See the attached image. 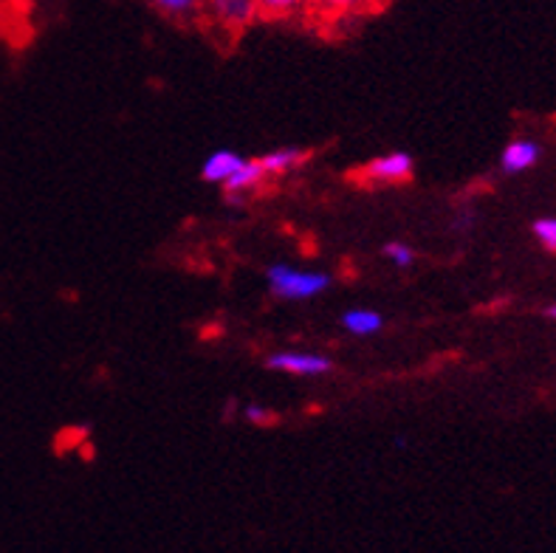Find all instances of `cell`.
Wrapping results in <instances>:
<instances>
[{"label":"cell","mask_w":556,"mask_h":553,"mask_svg":"<svg viewBox=\"0 0 556 553\" xmlns=\"http://www.w3.org/2000/svg\"><path fill=\"white\" fill-rule=\"evenodd\" d=\"M381 254L393 263L395 268H402V272H407V268L416 266V249L409 243H404V240H390V243L381 246Z\"/></svg>","instance_id":"30bf717a"},{"label":"cell","mask_w":556,"mask_h":553,"mask_svg":"<svg viewBox=\"0 0 556 553\" xmlns=\"http://www.w3.org/2000/svg\"><path fill=\"white\" fill-rule=\"evenodd\" d=\"M240 164H243V155L235 153V150H215V153L206 155L204 164H201V178H204L206 184H212V187H224Z\"/></svg>","instance_id":"52a82bcc"},{"label":"cell","mask_w":556,"mask_h":553,"mask_svg":"<svg viewBox=\"0 0 556 553\" xmlns=\"http://www.w3.org/2000/svg\"><path fill=\"white\" fill-rule=\"evenodd\" d=\"M305 159H308V153H305L303 148L286 144V148H275V150H268L266 155H261V164L263 169H266L268 178H280L303 167Z\"/></svg>","instance_id":"ba28073f"},{"label":"cell","mask_w":556,"mask_h":553,"mask_svg":"<svg viewBox=\"0 0 556 553\" xmlns=\"http://www.w3.org/2000/svg\"><path fill=\"white\" fill-rule=\"evenodd\" d=\"M540 155H543V150H540L534 139L508 141L501 153V169L506 176H520V173H526V169H531L540 162Z\"/></svg>","instance_id":"8992f818"},{"label":"cell","mask_w":556,"mask_h":553,"mask_svg":"<svg viewBox=\"0 0 556 553\" xmlns=\"http://www.w3.org/2000/svg\"><path fill=\"white\" fill-rule=\"evenodd\" d=\"M243 418L249 420V424H271V420H275V413H271V410H266V406H261V404H247L243 406Z\"/></svg>","instance_id":"5bb4252c"},{"label":"cell","mask_w":556,"mask_h":553,"mask_svg":"<svg viewBox=\"0 0 556 553\" xmlns=\"http://www.w3.org/2000/svg\"><path fill=\"white\" fill-rule=\"evenodd\" d=\"M305 3H319V0H303V7H305Z\"/></svg>","instance_id":"2e32d148"},{"label":"cell","mask_w":556,"mask_h":553,"mask_svg":"<svg viewBox=\"0 0 556 553\" xmlns=\"http://www.w3.org/2000/svg\"><path fill=\"white\" fill-rule=\"evenodd\" d=\"M153 7L162 14H167V17L184 21V17H192V14L201 12V9H204V0H153Z\"/></svg>","instance_id":"8fae6325"},{"label":"cell","mask_w":556,"mask_h":553,"mask_svg":"<svg viewBox=\"0 0 556 553\" xmlns=\"http://www.w3.org/2000/svg\"><path fill=\"white\" fill-rule=\"evenodd\" d=\"M204 9L226 32H243L261 17L257 0H204Z\"/></svg>","instance_id":"3957f363"},{"label":"cell","mask_w":556,"mask_h":553,"mask_svg":"<svg viewBox=\"0 0 556 553\" xmlns=\"http://www.w3.org/2000/svg\"><path fill=\"white\" fill-rule=\"evenodd\" d=\"M413 169H416L413 155L404 150H390L365 164V178L374 184H402L413 176Z\"/></svg>","instance_id":"277c9868"},{"label":"cell","mask_w":556,"mask_h":553,"mask_svg":"<svg viewBox=\"0 0 556 553\" xmlns=\"http://www.w3.org/2000/svg\"><path fill=\"white\" fill-rule=\"evenodd\" d=\"M266 178L268 176H266V169H263L261 159H243V164L235 169L232 178H229L220 189H224L226 201L232 203V206H243L247 198L254 196V192L263 187Z\"/></svg>","instance_id":"5b68a950"},{"label":"cell","mask_w":556,"mask_h":553,"mask_svg":"<svg viewBox=\"0 0 556 553\" xmlns=\"http://www.w3.org/2000/svg\"><path fill=\"white\" fill-rule=\"evenodd\" d=\"M261 14L268 17H286V14H294L303 9V0H257Z\"/></svg>","instance_id":"4fadbf2b"},{"label":"cell","mask_w":556,"mask_h":553,"mask_svg":"<svg viewBox=\"0 0 556 553\" xmlns=\"http://www.w3.org/2000/svg\"><path fill=\"white\" fill-rule=\"evenodd\" d=\"M268 370L289 373L300 378H317L333 370V362L325 353L314 351H275L266 356Z\"/></svg>","instance_id":"7a4b0ae2"},{"label":"cell","mask_w":556,"mask_h":553,"mask_svg":"<svg viewBox=\"0 0 556 553\" xmlns=\"http://www.w3.org/2000/svg\"><path fill=\"white\" fill-rule=\"evenodd\" d=\"M266 286L268 294L275 300L286 302H305L328 291L331 286V274L317 272V268H296L289 263H271L266 268Z\"/></svg>","instance_id":"6da1fadb"},{"label":"cell","mask_w":556,"mask_h":553,"mask_svg":"<svg viewBox=\"0 0 556 553\" xmlns=\"http://www.w3.org/2000/svg\"><path fill=\"white\" fill-rule=\"evenodd\" d=\"M342 328L353 337H376L384 328V316L374 309H351L342 314Z\"/></svg>","instance_id":"9c48e42d"},{"label":"cell","mask_w":556,"mask_h":553,"mask_svg":"<svg viewBox=\"0 0 556 553\" xmlns=\"http://www.w3.org/2000/svg\"><path fill=\"white\" fill-rule=\"evenodd\" d=\"M545 314H548V316H551V319H554V323H556V305H551V309H548V311H545Z\"/></svg>","instance_id":"9a60e30c"},{"label":"cell","mask_w":556,"mask_h":553,"mask_svg":"<svg viewBox=\"0 0 556 553\" xmlns=\"http://www.w3.org/2000/svg\"><path fill=\"white\" fill-rule=\"evenodd\" d=\"M531 231H534L536 243L543 246L545 252L556 254V217H536L531 224Z\"/></svg>","instance_id":"7c38bea8"}]
</instances>
